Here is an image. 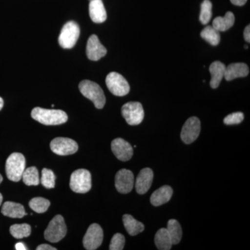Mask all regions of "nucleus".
<instances>
[{"mask_svg": "<svg viewBox=\"0 0 250 250\" xmlns=\"http://www.w3.org/2000/svg\"><path fill=\"white\" fill-rule=\"evenodd\" d=\"M33 119L45 125H59L66 123L68 117L62 110L46 109L36 107L31 111Z\"/></svg>", "mask_w": 250, "mask_h": 250, "instance_id": "1", "label": "nucleus"}, {"mask_svg": "<svg viewBox=\"0 0 250 250\" xmlns=\"http://www.w3.org/2000/svg\"><path fill=\"white\" fill-rule=\"evenodd\" d=\"M81 93L93 102L95 107L101 109L106 103V98L101 87L90 80H83L79 85Z\"/></svg>", "mask_w": 250, "mask_h": 250, "instance_id": "2", "label": "nucleus"}, {"mask_svg": "<svg viewBox=\"0 0 250 250\" xmlns=\"http://www.w3.org/2000/svg\"><path fill=\"white\" fill-rule=\"evenodd\" d=\"M25 158L21 153L15 152L8 157L6 162V173L8 179L18 182L22 179L25 170Z\"/></svg>", "mask_w": 250, "mask_h": 250, "instance_id": "3", "label": "nucleus"}, {"mask_svg": "<svg viewBox=\"0 0 250 250\" xmlns=\"http://www.w3.org/2000/svg\"><path fill=\"white\" fill-rule=\"evenodd\" d=\"M80 26L74 21L67 22L62 27L59 37V43L63 49H71L80 37Z\"/></svg>", "mask_w": 250, "mask_h": 250, "instance_id": "4", "label": "nucleus"}, {"mask_svg": "<svg viewBox=\"0 0 250 250\" xmlns=\"http://www.w3.org/2000/svg\"><path fill=\"white\" fill-rule=\"evenodd\" d=\"M67 233V227L62 215H57L49 223L44 236L45 240L51 243L62 241Z\"/></svg>", "mask_w": 250, "mask_h": 250, "instance_id": "5", "label": "nucleus"}, {"mask_svg": "<svg viewBox=\"0 0 250 250\" xmlns=\"http://www.w3.org/2000/svg\"><path fill=\"white\" fill-rule=\"evenodd\" d=\"M91 174L85 169H79L72 172L70 177V187L77 193H86L91 189Z\"/></svg>", "mask_w": 250, "mask_h": 250, "instance_id": "6", "label": "nucleus"}, {"mask_svg": "<svg viewBox=\"0 0 250 250\" xmlns=\"http://www.w3.org/2000/svg\"><path fill=\"white\" fill-rule=\"evenodd\" d=\"M106 84L110 92L116 96H125L129 93V83L118 72H112L108 74L106 78Z\"/></svg>", "mask_w": 250, "mask_h": 250, "instance_id": "7", "label": "nucleus"}, {"mask_svg": "<svg viewBox=\"0 0 250 250\" xmlns=\"http://www.w3.org/2000/svg\"><path fill=\"white\" fill-rule=\"evenodd\" d=\"M122 114L129 125L141 124L145 116L142 104L138 102H129L123 105Z\"/></svg>", "mask_w": 250, "mask_h": 250, "instance_id": "8", "label": "nucleus"}, {"mask_svg": "<svg viewBox=\"0 0 250 250\" xmlns=\"http://www.w3.org/2000/svg\"><path fill=\"white\" fill-rule=\"evenodd\" d=\"M104 233L103 229L98 224L90 225L83 239V245L85 250H95L103 243Z\"/></svg>", "mask_w": 250, "mask_h": 250, "instance_id": "9", "label": "nucleus"}, {"mask_svg": "<svg viewBox=\"0 0 250 250\" xmlns=\"http://www.w3.org/2000/svg\"><path fill=\"white\" fill-rule=\"evenodd\" d=\"M78 145L74 140L58 137L50 143L51 150L57 155L67 156L75 154L78 150Z\"/></svg>", "mask_w": 250, "mask_h": 250, "instance_id": "10", "label": "nucleus"}, {"mask_svg": "<svg viewBox=\"0 0 250 250\" xmlns=\"http://www.w3.org/2000/svg\"><path fill=\"white\" fill-rule=\"evenodd\" d=\"M201 131V123L197 117L188 118L182 127L181 139L186 144L193 143Z\"/></svg>", "mask_w": 250, "mask_h": 250, "instance_id": "11", "label": "nucleus"}, {"mask_svg": "<svg viewBox=\"0 0 250 250\" xmlns=\"http://www.w3.org/2000/svg\"><path fill=\"white\" fill-rule=\"evenodd\" d=\"M115 185L117 190L121 193H129L134 188V174L126 169H122L118 171L115 178Z\"/></svg>", "mask_w": 250, "mask_h": 250, "instance_id": "12", "label": "nucleus"}, {"mask_svg": "<svg viewBox=\"0 0 250 250\" xmlns=\"http://www.w3.org/2000/svg\"><path fill=\"white\" fill-rule=\"evenodd\" d=\"M111 149L117 159L122 161L130 160L134 154L133 147L127 141L118 138L111 142Z\"/></svg>", "mask_w": 250, "mask_h": 250, "instance_id": "13", "label": "nucleus"}, {"mask_svg": "<svg viewBox=\"0 0 250 250\" xmlns=\"http://www.w3.org/2000/svg\"><path fill=\"white\" fill-rule=\"evenodd\" d=\"M107 53V50L105 48L104 46L102 45L100 42L98 36L93 34L90 36L87 42L86 55L90 60H100Z\"/></svg>", "mask_w": 250, "mask_h": 250, "instance_id": "14", "label": "nucleus"}, {"mask_svg": "<svg viewBox=\"0 0 250 250\" xmlns=\"http://www.w3.org/2000/svg\"><path fill=\"white\" fill-rule=\"evenodd\" d=\"M153 179H154V173L152 170L149 167L141 170L136 178V192L141 195L146 193L152 186Z\"/></svg>", "mask_w": 250, "mask_h": 250, "instance_id": "15", "label": "nucleus"}, {"mask_svg": "<svg viewBox=\"0 0 250 250\" xmlns=\"http://www.w3.org/2000/svg\"><path fill=\"white\" fill-rule=\"evenodd\" d=\"M249 72V67L244 62H234L226 67L224 77L229 82L239 77H247Z\"/></svg>", "mask_w": 250, "mask_h": 250, "instance_id": "16", "label": "nucleus"}, {"mask_svg": "<svg viewBox=\"0 0 250 250\" xmlns=\"http://www.w3.org/2000/svg\"><path fill=\"white\" fill-rule=\"evenodd\" d=\"M89 15L95 23H103L107 18L106 9L102 0H91L89 4Z\"/></svg>", "mask_w": 250, "mask_h": 250, "instance_id": "17", "label": "nucleus"}, {"mask_svg": "<svg viewBox=\"0 0 250 250\" xmlns=\"http://www.w3.org/2000/svg\"><path fill=\"white\" fill-rule=\"evenodd\" d=\"M173 194L172 188L169 186H163L153 192L151 195V204L154 207H159L170 201Z\"/></svg>", "mask_w": 250, "mask_h": 250, "instance_id": "18", "label": "nucleus"}, {"mask_svg": "<svg viewBox=\"0 0 250 250\" xmlns=\"http://www.w3.org/2000/svg\"><path fill=\"white\" fill-rule=\"evenodd\" d=\"M1 212L4 216L12 218H22L27 215L22 205L14 202H5Z\"/></svg>", "mask_w": 250, "mask_h": 250, "instance_id": "19", "label": "nucleus"}, {"mask_svg": "<svg viewBox=\"0 0 250 250\" xmlns=\"http://www.w3.org/2000/svg\"><path fill=\"white\" fill-rule=\"evenodd\" d=\"M225 64L220 62H214L210 64L209 71L211 75L210 85L212 88H217L225 76Z\"/></svg>", "mask_w": 250, "mask_h": 250, "instance_id": "20", "label": "nucleus"}, {"mask_svg": "<svg viewBox=\"0 0 250 250\" xmlns=\"http://www.w3.org/2000/svg\"><path fill=\"white\" fill-rule=\"evenodd\" d=\"M235 22V16L232 12L228 11L223 17H216L213 20V27L214 29L220 31H225L232 27Z\"/></svg>", "mask_w": 250, "mask_h": 250, "instance_id": "21", "label": "nucleus"}, {"mask_svg": "<svg viewBox=\"0 0 250 250\" xmlns=\"http://www.w3.org/2000/svg\"><path fill=\"white\" fill-rule=\"evenodd\" d=\"M123 223L126 231L131 236H134L144 231V225L141 222L138 221L131 215H123Z\"/></svg>", "mask_w": 250, "mask_h": 250, "instance_id": "22", "label": "nucleus"}, {"mask_svg": "<svg viewBox=\"0 0 250 250\" xmlns=\"http://www.w3.org/2000/svg\"><path fill=\"white\" fill-rule=\"evenodd\" d=\"M154 241L158 250H169L172 248V241L167 229L162 228L158 230L154 238Z\"/></svg>", "mask_w": 250, "mask_h": 250, "instance_id": "23", "label": "nucleus"}, {"mask_svg": "<svg viewBox=\"0 0 250 250\" xmlns=\"http://www.w3.org/2000/svg\"><path fill=\"white\" fill-rule=\"evenodd\" d=\"M166 229L170 235L172 245L178 244L182 237V229L179 222L174 219L169 220Z\"/></svg>", "mask_w": 250, "mask_h": 250, "instance_id": "24", "label": "nucleus"}, {"mask_svg": "<svg viewBox=\"0 0 250 250\" xmlns=\"http://www.w3.org/2000/svg\"><path fill=\"white\" fill-rule=\"evenodd\" d=\"M201 37L212 46H217L220 42V34L212 26H207L201 31Z\"/></svg>", "mask_w": 250, "mask_h": 250, "instance_id": "25", "label": "nucleus"}, {"mask_svg": "<svg viewBox=\"0 0 250 250\" xmlns=\"http://www.w3.org/2000/svg\"><path fill=\"white\" fill-rule=\"evenodd\" d=\"M23 182L27 186H38L40 184L39 170L36 167H28L22 174Z\"/></svg>", "mask_w": 250, "mask_h": 250, "instance_id": "26", "label": "nucleus"}, {"mask_svg": "<svg viewBox=\"0 0 250 250\" xmlns=\"http://www.w3.org/2000/svg\"><path fill=\"white\" fill-rule=\"evenodd\" d=\"M31 232V226L28 224H16L10 228V233L17 239L30 236Z\"/></svg>", "mask_w": 250, "mask_h": 250, "instance_id": "27", "label": "nucleus"}, {"mask_svg": "<svg viewBox=\"0 0 250 250\" xmlns=\"http://www.w3.org/2000/svg\"><path fill=\"white\" fill-rule=\"evenodd\" d=\"M29 205L36 213H43L48 210L50 202L43 197H34L29 201Z\"/></svg>", "mask_w": 250, "mask_h": 250, "instance_id": "28", "label": "nucleus"}, {"mask_svg": "<svg viewBox=\"0 0 250 250\" xmlns=\"http://www.w3.org/2000/svg\"><path fill=\"white\" fill-rule=\"evenodd\" d=\"M212 5L210 0H204L201 4L200 21L202 24H207L210 22L212 18Z\"/></svg>", "mask_w": 250, "mask_h": 250, "instance_id": "29", "label": "nucleus"}, {"mask_svg": "<svg viewBox=\"0 0 250 250\" xmlns=\"http://www.w3.org/2000/svg\"><path fill=\"white\" fill-rule=\"evenodd\" d=\"M56 176L53 171L43 168L42 170L41 183L46 188H54L55 187Z\"/></svg>", "mask_w": 250, "mask_h": 250, "instance_id": "30", "label": "nucleus"}, {"mask_svg": "<svg viewBox=\"0 0 250 250\" xmlns=\"http://www.w3.org/2000/svg\"><path fill=\"white\" fill-rule=\"evenodd\" d=\"M125 238L121 233H116L112 238L110 243V250H122L124 249Z\"/></svg>", "mask_w": 250, "mask_h": 250, "instance_id": "31", "label": "nucleus"}, {"mask_svg": "<svg viewBox=\"0 0 250 250\" xmlns=\"http://www.w3.org/2000/svg\"><path fill=\"white\" fill-rule=\"evenodd\" d=\"M244 115L241 112H236L225 117L224 123L227 125H238L243 122Z\"/></svg>", "mask_w": 250, "mask_h": 250, "instance_id": "32", "label": "nucleus"}, {"mask_svg": "<svg viewBox=\"0 0 250 250\" xmlns=\"http://www.w3.org/2000/svg\"><path fill=\"white\" fill-rule=\"evenodd\" d=\"M36 250H57V248L47 244H42L38 246Z\"/></svg>", "mask_w": 250, "mask_h": 250, "instance_id": "33", "label": "nucleus"}, {"mask_svg": "<svg viewBox=\"0 0 250 250\" xmlns=\"http://www.w3.org/2000/svg\"><path fill=\"white\" fill-rule=\"evenodd\" d=\"M244 39L248 42H250V26L248 25L244 30Z\"/></svg>", "mask_w": 250, "mask_h": 250, "instance_id": "34", "label": "nucleus"}, {"mask_svg": "<svg viewBox=\"0 0 250 250\" xmlns=\"http://www.w3.org/2000/svg\"><path fill=\"white\" fill-rule=\"evenodd\" d=\"M230 1H231L233 4L236 5V6H242L246 4L248 0H230Z\"/></svg>", "mask_w": 250, "mask_h": 250, "instance_id": "35", "label": "nucleus"}, {"mask_svg": "<svg viewBox=\"0 0 250 250\" xmlns=\"http://www.w3.org/2000/svg\"><path fill=\"white\" fill-rule=\"evenodd\" d=\"M16 250H27L25 246L22 243H18L16 245Z\"/></svg>", "mask_w": 250, "mask_h": 250, "instance_id": "36", "label": "nucleus"}, {"mask_svg": "<svg viewBox=\"0 0 250 250\" xmlns=\"http://www.w3.org/2000/svg\"><path fill=\"white\" fill-rule=\"evenodd\" d=\"M3 106H4V100H3L2 98H0V111L3 108Z\"/></svg>", "mask_w": 250, "mask_h": 250, "instance_id": "37", "label": "nucleus"}, {"mask_svg": "<svg viewBox=\"0 0 250 250\" xmlns=\"http://www.w3.org/2000/svg\"><path fill=\"white\" fill-rule=\"evenodd\" d=\"M2 200H3L2 195H1V193H0V206H1V202H2Z\"/></svg>", "mask_w": 250, "mask_h": 250, "instance_id": "38", "label": "nucleus"}, {"mask_svg": "<svg viewBox=\"0 0 250 250\" xmlns=\"http://www.w3.org/2000/svg\"><path fill=\"white\" fill-rule=\"evenodd\" d=\"M2 180H3L2 176H1V174H0V184H1V182H2Z\"/></svg>", "mask_w": 250, "mask_h": 250, "instance_id": "39", "label": "nucleus"}, {"mask_svg": "<svg viewBox=\"0 0 250 250\" xmlns=\"http://www.w3.org/2000/svg\"><path fill=\"white\" fill-rule=\"evenodd\" d=\"M245 48H246V49L248 48V46H247V45H245Z\"/></svg>", "mask_w": 250, "mask_h": 250, "instance_id": "40", "label": "nucleus"}, {"mask_svg": "<svg viewBox=\"0 0 250 250\" xmlns=\"http://www.w3.org/2000/svg\"><path fill=\"white\" fill-rule=\"evenodd\" d=\"M90 1H91V0H90Z\"/></svg>", "mask_w": 250, "mask_h": 250, "instance_id": "41", "label": "nucleus"}]
</instances>
